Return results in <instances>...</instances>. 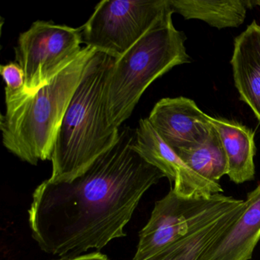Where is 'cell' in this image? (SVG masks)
Listing matches in <instances>:
<instances>
[{"label":"cell","mask_w":260,"mask_h":260,"mask_svg":"<svg viewBox=\"0 0 260 260\" xmlns=\"http://www.w3.org/2000/svg\"><path fill=\"white\" fill-rule=\"evenodd\" d=\"M60 260H109L106 255L100 252H92V253L79 255L77 256L68 257Z\"/></svg>","instance_id":"obj_17"},{"label":"cell","mask_w":260,"mask_h":260,"mask_svg":"<svg viewBox=\"0 0 260 260\" xmlns=\"http://www.w3.org/2000/svg\"><path fill=\"white\" fill-rule=\"evenodd\" d=\"M95 52L93 48L83 47L78 57L49 84L6 105L5 114L0 116V130L9 151L31 165L51 160L67 109Z\"/></svg>","instance_id":"obj_3"},{"label":"cell","mask_w":260,"mask_h":260,"mask_svg":"<svg viewBox=\"0 0 260 260\" xmlns=\"http://www.w3.org/2000/svg\"><path fill=\"white\" fill-rule=\"evenodd\" d=\"M0 73L6 83V105L22 98L26 94L25 75L16 62L1 65Z\"/></svg>","instance_id":"obj_16"},{"label":"cell","mask_w":260,"mask_h":260,"mask_svg":"<svg viewBox=\"0 0 260 260\" xmlns=\"http://www.w3.org/2000/svg\"><path fill=\"white\" fill-rule=\"evenodd\" d=\"M170 4L173 13L186 20L203 21L217 29L240 26L254 5L248 0H170Z\"/></svg>","instance_id":"obj_13"},{"label":"cell","mask_w":260,"mask_h":260,"mask_svg":"<svg viewBox=\"0 0 260 260\" xmlns=\"http://www.w3.org/2000/svg\"><path fill=\"white\" fill-rule=\"evenodd\" d=\"M81 28L37 21L21 33L15 47L16 62L25 75L27 95H32L69 66L83 47Z\"/></svg>","instance_id":"obj_7"},{"label":"cell","mask_w":260,"mask_h":260,"mask_svg":"<svg viewBox=\"0 0 260 260\" xmlns=\"http://www.w3.org/2000/svg\"><path fill=\"white\" fill-rule=\"evenodd\" d=\"M231 64L240 100L260 122V25L256 21L234 39Z\"/></svg>","instance_id":"obj_11"},{"label":"cell","mask_w":260,"mask_h":260,"mask_svg":"<svg viewBox=\"0 0 260 260\" xmlns=\"http://www.w3.org/2000/svg\"><path fill=\"white\" fill-rule=\"evenodd\" d=\"M244 202L223 194L190 199L179 196L171 188L165 197L155 203L150 220L140 232L133 260L151 258Z\"/></svg>","instance_id":"obj_5"},{"label":"cell","mask_w":260,"mask_h":260,"mask_svg":"<svg viewBox=\"0 0 260 260\" xmlns=\"http://www.w3.org/2000/svg\"><path fill=\"white\" fill-rule=\"evenodd\" d=\"M240 217L216 240L200 260H249L260 240V184L246 196Z\"/></svg>","instance_id":"obj_10"},{"label":"cell","mask_w":260,"mask_h":260,"mask_svg":"<svg viewBox=\"0 0 260 260\" xmlns=\"http://www.w3.org/2000/svg\"><path fill=\"white\" fill-rule=\"evenodd\" d=\"M115 60L96 51L89 60L56 138L50 180H71L118 141L120 128L109 122L106 98Z\"/></svg>","instance_id":"obj_2"},{"label":"cell","mask_w":260,"mask_h":260,"mask_svg":"<svg viewBox=\"0 0 260 260\" xmlns=\"http://www.w3.org/2000/svg\"><path fill=\"white\" fill-rule=\"evenodd\" d=\"M124 127L113 147L70 181H44L28 214L33 238L51 255L77 256L125 237L124 228L144 193L166 177L135 149Z\"/></svg>","instance_id":"obj_1"},{"label":"cell","mask_w":260,"mask_h":260,"mask_svg":"<svg viewBox=\"0 0 260 260\" xmlns=\"http://www.w3.org/2000/svg\"><path fill=\"white\" fill-rule=\"evenodd\" d=\"M254 5L260 7V0H253Z\"/></svg>","instance_id":"obj_18"},{"label":"cell","mask_w":260,"mask_h":260,"mask_svg":"<svg viewBox=\"0 0 260 260\" xmlns=\"http://www.w3.org/2000/svg\"><path fill=\"white\" fill-rule=\"evenodd\" d=\"M177 153L191 170L211 182H218L228 173L226 153L214 127L203 144Z\"/></svg>","instance_id":"obj_15"},{"label":"cell","mask_w":260,"mask_h":260,"mask_svg":"<svg viewBox=\"0 0 260 260\" xmlns=\"http://www.w3.org/2000/svg\"><path fill=\"white\" fill-rule=\"evenodd\" d=\"M170 11V0H103L80 27L83 43L120 58Z\"/></svg>","instance_id":"obj_6"},{"label":"cell","mask_w":260,"mask_h":260,"mask_svg":"<svg viewBox=\"0 0 260 260\" xmlns=\"http://www.w3.org/2000/svg\"><path fill=\"white\" fill-rule=\"evenodd\" d=\"M210 121L224 149L230 180L236 184L252 181L255 178L256 152L253 131L234 120L210 117Z\"/></svg>","instance_id":"obj_12"},{"label":"cell","mask_w":260,"mask_h":260,"mask_svg":"<svg viewBox=\"0 0 260 260\" xmlns=\"http://www.w3.org/2000/svg\"><path fill=\"white\" fill-rule=\"evenodd\" d=\"M246 203L146 260H200L202 255L240 217Z\"/></svg>","instance_id":"obj_14"},{"label":"cell","mask_w":260,"mask_h":260,"mask_svg":"<svg viewBox=\"0 0 260 260\" xmlns=\"http://www.w3.org/2000/svg\"><path fill=\"white\" fill-rule=\"evenodd\" d=\"M135 149L149 164L159 169L174 183L173 190L185 198L210 197L221 194L218 182H213L191 170L182 158L152 127L147 118H142L135 129Z\"/></svg>","instance_id":"obj_8"},{"label":"cell","mask_w":260,"mask_h":260,"mask_svg":"<svg viewBox=\"0 0 260 260\" xmlns=\"http://www.w3.org/2000/svg\"><path fill=\"white\" fill-rule=\"evenodd\" d=\"M167 13L153 28L120 58L115 59L106 83L108 118L120 128L133 113L146 89L178 65L191 62L186 37Z\"/></svg>","instance_id":"obj_4"},{"label":"cell","mask_w":260,"mask_h":260,"mask_svg":"<svg viewBox=\"0 0 260 260\" xmlns=\"http://www.w3.org/2000/svg\"><path fill=\"white\" fill-rule=\"evenodd\" d=\"M210 117L194 100L179 96L159 100L147 119L164 142L177 153L194 148L208 139L214 127Z\"/></svg>","instance_id":"obj_9"}]
</instances>
